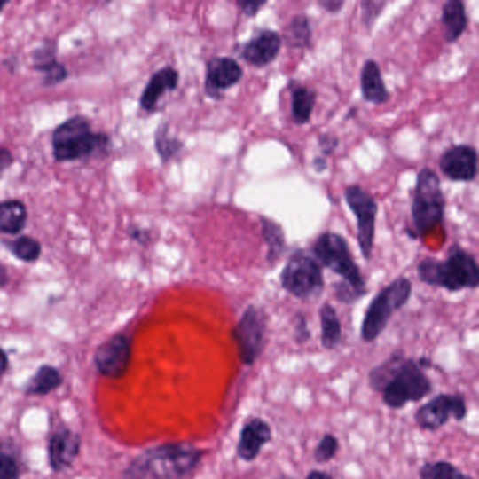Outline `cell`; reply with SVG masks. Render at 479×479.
Segmentation results:
<instances>
[{"instance_id":"obj_1","label":"cell","mask_w":479,"mask_h":479,"mask_svg":"<svg viewBox=\"0 0 479 479\" xmlns=\"http://www.w3.org/2000/svg\"><path fill=\"white\" fill-rule=\"evenodd\" d=\"M368 384L373 391L381 392L385 406L391 409L405 408L409 402L426 398L433 389L415 358L406 357L404 351H395L375 365L368 374Z\"/></svg>"},{"instance_id":"obj_2","label":"cell","mask_w":479,"mask_h":479,"mask_svg":"<svg viewBox=\"0 0 479 479\" xmlns=\"http://www.w3.org/2000/svg\"><path fill=\"white\" fill-rule=\"evenodd\" d=\"M204 452L189 442L149 447L130 462L122 479H186L203 461Z\"/></svg>"},{"instance_id":"obj_3","label":"cell","mask_w":479,"mask_h":479,"mask_svg":"<svg viewBox=\"0 0 479 479\" xmlns=\"http://www.w3.org/2000/svg\"><path fill=\"white\" fill-rule=\"evenodd\" d=\"M418 277L428 286L445 288L452 293L466 288L474 290L479 286V267L474 255L456 243L447 252V259L426 257L420 260Z\"/></svg>"},{"instance_id":"obj_4","label":"cell","mask_w":479,"mask_h":479,"mask_svg":"<svg viewBox=\"0 0 479 479\" xmlns=\"http://www.w3.org/2000/svg\"><path fill=\"white\" fill-rule=\"evenodd\" d=\"M108 145L107 134L93 131L90 122L83 115L65 120L52 134V153L57 162H74L88 158L98 151H105Z\"/></svg>"},{"instance_id":"obj_5","label":"cell","mask_w":479,"mask_h":479,"mask_svg":"<svg viewBox=\"0 0 479 479\" xmlns=\"http://www.w3.org/2000/svg\"><path fill=\"white\" fill-rule=\"evenodd\" d=\"M445 197L439 176L430 168H423L416 177L412 194L411 216L413 231L411 238L425 237L444 220Z\"/></svg>"},{"instance_id":"obj_6","label":"cell","mask_w":479,"mask_h":479,"mask_svg":"<svg viewBox=\"0 0 479 479\" xmlns=\"http://www.w3.org/2000/svg\"><path fill=\"white\" fill-rule=\"evenodd\" d=\"M412 295V283L406 277L399 276L389 286H385L373 298L361 322V339L365 343H372L381 336L385 327L389 326L395 312H398L408 304Z\"/></svg>"},{"instance_id":"obj_7","label":"cell","mask_w":479,"mask_h":479,"mask_svg":"<svg viewBox=\"0 0 479 479\" xmlns=\"http://www.w3.org/2000/svg\"><path fill=\"white\" fill-rule=\"evenodd\" d=\"M312 252L321 267H326L334 274L341 276L343 279L342 283L355 290L361 298L365 297L367 293L365 277L353 259L348 240L339 233L324 232L315 240Z\"/></svg>"},{"instance_id":"obj_8","label":"cell","mask_w":479,"mask_h":479,"mask_svg":"<svg viewBox=\"0 0 479 479\" xmlns=\"http://www.w3.org/2000/svg\"><path fill=\"white\" fill-rule=\"evenodd\" d=\"M281 287L298 300H312L324 291V271L321 264L304 250H297L288 259L280 276Z\"/></svg>"},{"instance_id":"obj_9","label":"cell","mask_w":479,"mask_h":479,"mask_svg":"<svg viewBox=\"0 0 479 479\" xmlns=\"http://www.w3.org/2000/svg\"><path fill=\"white\" fill-rule=\"evenodd\" d=\"M231 336L237 343L238 355L242 365H254L263 353L266 336V318L263 310L249 305L243 310L237 326L231 331Z\"/></svg>"},{"instance_id":"obj_10","label":"cell","mask_w":479,"mask_h":479,"mask_svg":"<svg viewBox=\"0 0 479 479\" xmlns=\"http://www.w3.org/2000/svg\"><path fill=\"white\" fill-rule=\"evenodd\" d=\"M344 201L351 213L357 218V240L361 255L365 260L372 259L374 247L375 220H377L378 204L374 197L358 186L351 185L343 192Z\"/></svg>"},{"instance_id":"obj_11","label":"cell","mask_w":479,"mask_h":479,"mask_svg":"<svg viewBox=\"0 0 479 479\" xmlns=\"http://www.w3.org/2000/svg\"><path fill=\"white\" fill-rule=\"evenodd\" d=\"M467 413L468 409L464 395L440 394L416 411L415 420L422 430L436 432L452 418L461 422L467 418Z\"/></svg>"},{"instance_id":"obj_12","label":"cell","mask_w":479,"mask_h":479,"mask_svg":"<svg viewBox=\"0 0 479 479\" xmlns=\"http://www.w3.org/2000/svg\"><path fill=\"white\" fill-rule=\"evenodd\" d=\"M131 361V341L125 334H117L98 346L93 363L102 377L122 380L129 372Z\"/></svg>"},{"instance_id":"obj_13","label":"cell","mask_w":479,"mask_h":479,"mask_svg":"<svg viewBox=\"0 0 479 479\" xmlns=\"http://www.w3.org/2000/svg\"><path fill=\"white\" fill-rule=\"evenodd\" d=\"M243 76L240 62L233 58L214 57L207 62L206 95L214 100L223 98L224 91L238 85Z\"/></svg>"},{"instance_id":"obj_14","label":"cell","mask_w":479,"mask_h":479,"mask_svg":"<svg viewBox=\"0 0 479 479\" xmlns=\"http://www.w3.org/2000/svg\"><path fill=\"white\" fill-rule=\"evenodd\" d=\"M440 170L452 182H473L478 173V153L471 145H454L440 156Z\"/></svg>"},{"instance_id":"obj_15","label":"cell","mask_w":479,"mask_h":479,"mask_svg":"<svg viewBox=\"0 0 479 479\" xmlns=\"http://www.w3.org/2000/svg\"><path fill=\"white\" fill-rule=\"evenodd\" d=\"M82 439L79 433L67 426L58 428L48 439V462L54 473L71 468L81 452Z\"/></svg>"},{"instance_id":"obj_16","label":"cell","mask_w":479,"mask_h":479,"mask_svg":"<svg viewBox=\"0 0 479 479\" xmlns=\"http://www.w3.org/2000/svg\"><path fill=\"white\" fill-rule=\"evenodd\" d=\"M281 47H283V40L277 31L262 30L243 44L240 57L243 61L255 68H263L276 61V58L280 54Z\"/></svg>"},{"instance_id":"obj_17","label":"cell","mask_w":479,"mask_h":479,"mask_svg":"<svg viewBox=\"0 0 479 479\" xmlns=\"http://www.w3.org/2000/svg\"><path fill=\"white\" fill-rule=\"evenodd\" d=\"M271 440V428L262 418H252L240 428L237 454L247 462L255 461L264 445Z\"/></svg>"},{"instance_id":"obj_18","label":"cell","mask_w":479,"mask_h":479,"mask_svg":"<svg viewBox=\"0 0 479 479\" xmlns=\"http://www.w3.org/2000/svg\"><path fill=\"white\" fill-rule=\"evenodd\" d=\"M180 75L173 67H165L151 76L148 85L142 91L139 106L145 112H155L158 103L168 91H173L179 86Z\"/></svg>"},{"instance_id":"obj_19","label":"cell","mask_w":479,"mask_h":479,"mask_svg":"<svg viewBox=\"0 0 479 479\" xmlns=\"http://www.w3.org/2000/svg\"><path fill=\"white\" fill-rule=\"evenodd\" d=\"M33 68L44 75L45 86H54L68 78V69L57 59V44L54 41H45L44 44L33 54Z\"/></svg>"},{"instance_id":"obj_20","label":"cell","mask_w":479,"mask_h":479,"mask_svg":"<svg viewBox=\"0 0 479 479\" xmlns=\"http://www.w3.org/2000/svg\"><path fill=\"white\" fill-rule=\"evenodd\" d=\"M361 95L365 102L382 105L389 98V91L382 79L381 68L374 59H367L363 64L360 75Z\"/></svg>"},{"instance_id":"obj_21","label":"cell","mask_w":479,"mask_h":479,"mask_svg":"<svg viewBox=\"0 0 479 479\" xmlns=\"http://www.w3.org/2000/svg\"><path fill=\"white\" fill-rule=\"evenodd\" d=\"M442 26L444 40L450 44L456 43L464 35L468 26L466 4L461 0H449L443 4Z\"/></svg>"},{"instance_id":"obj_22","label":"cell","mask_w":479,"mask_h":479,"mask_svg":"<svg viewBox=\"0 0 479 479\" xmlns=\"http://www.w3.org/2000/svg\"><path fill=\"white\" fill-rule=\"evenodd\" d=\"M27 207L20 200H6L0 203V233L18 235L26 228Z\"/></svg>"},{"instance_id":"obj_23","label":"cell","mask_w":479,"mask_h":479,"mask_svg":"<svg viewBox=\"0 0 479 479\" xmlns=\"http://www.w3.org/2000/svg\"><path fill=\"white\" fill-rule=\"evenodd\" d=\"M62 382H64V377L57 367L43 365L28 380L27 384L24 387V392L27 395L44 397V395L57 391L61 387Z\"/></svg>"},{"instance_id":"obj_24","label":"cell","mask_w":479,"mask_h":479,"mask_svg":"<svg viewBox=\"0 0 479 479\" xmlns=\"http://www.w3.org/2000/svg\"><path fill=\"white\" fill-rule=\"evenodd\" d=\"M317 93L314 89L297 85L291 91V117L298 125L307 124L314 112Z\"/></svg>"},{"instance_id":"obj_25","label":"cell","mask_w":479,"mask_h":479,"mask_svg":"<svg viewBox=\"0 0 479 479\" xmlns=\"http://www.w3.org/2000/svg\"><path fill=\"white\" fill-rule=\"evenodd\" d=\"M23 474L20 449L12 439H0V479H20Z\"/></svg>"},{"instance_id":"obj_26","label":"cell","mask_w":479,"mask_h":479,"mask_svg":"<svg viewBox=\"0 0 479 479\" xmlns=\"http://www.w3.org/2000/svg\"><path fill=\"white\" fill-rule=\"evenodd\" d=\"M319 318H321V343L326 350H334L338 348L342 341V324L339 319L338 312L334 305H322L319 310Z\"/></svg>"},{"instance_id":"obj_27","label":"cell","mask_w":479,"mask_h":479,"mask_svg":"<svg viewBox=\"0 0 479 479\" xmlns=\"http://www.w3.org/2000/svg\"><path fill=\"white\" fill-rule=\"evenodd\" d=\"M260 223H262L263 240L267 245V262L274 263L277 259H280L286 247H287L286 233H284L283 226L280 224L267 218V216H260Z\"/></svg>"},{"instance_id":"obj_28","label":"cell","mask_w":479,"mask_h":479,"mask_svg":"<svg viewBox=\"0 0 479 479\" xmlns=\"http://www.w3.org/2000/svg\"><path fill=\"white\" fill-rule=\"evenodd\" d=\"M281 40L290 48H310L312 41V27L307 14H295L284 30Z\"/></svg>"},{"instance_id":"obj_29","label":"cell","mask_w":479,"mask_h":479,"mask_svg":"<svg viewBox=\"0 0 479 479\" xmlns=\"http://www.w3.org/2000/svg\"><path fill=\"white\" fill-rule=\"evenodd\" d=\"M419 478L420 479H474L467 474L462 473L459 467L452 462L436 461L426 462L419 469Z\"/></svg>"},{"instance_id":"obj_30","label":"cell","mask_w":479,"mask_h":479,"mask_svg":"<svg viewBox=\"0 0 479 479\" xmlns=\"http://www.w3.org/2000/svg\"><path fill=\"white\" fill-rule=\"evenodd\" d=\"M155 148L162 162H168L175 158L183 149V142L176 137L170 136L169 125L162 124L156 130Z\"/></svg>"},{"instance_id":"obj_31","label":"cell","mask_w":479,"mask_h":479,"mask_svg":"<svg viewBox=\"0 0 479 479\" xmlns=\"http://www.w3.org/2000/svg\"><path fill=\"white\" fill-rule=\"evenodd\" d=\"M7 247H9L14 256L18 257L21 262H26V263H35L43 254L41 243L35 238L27 237V235L19 237L13 242H7Z\"/></svg>"},{"instance_id":"obj_32","label":"cell","mask_w":479,"mask_h":479,"mask_svg":"<svg viewBox=\"0 0 479 479\" xmlns=\"http://www.w3.org/2000/svg\"><path fill=\"white\" fill-rule=\"evenodd\" d=\"M339 452V440L336 436L326 435L319 440L314 450V459L318 464H326L336 457Z\"/></svg>"},{"instance_id":"obj_33","label":"cell","mask_w":479,"mask_h":479,"mask_svg":"<svg viewBox=\"0 0 479 479\" xmlns=\"http://www.w3.org/2000/svg\"><path fill=\"white\" fill-rule=\"evenodd\" d=\"M385 6H387V2H380V0H365V2H361V20H363L368 30L374 26L375 20L384 11Z\"/></svg>"},{"instance_id":"obj_34","label":"cell","mask_w":479,"mask_h":479,"mask_svg":"<svg viewBox=\"0 0 479 479\" xmlns=\"http://www.w3.org/2000/svg\"><path fill=\"white\" fill-rule=\"evenodd\" d=\"M310 339V331L308 327L307 318L302 314L295 315L294 319V341L297 344H305Z\"/></svg>"},{"instance_id":"obj_35","label":"cell","mask_w":479,"mask_h":479,"mask_svg":"<svg viewBox=\"0 0 479 479\" xmlns=\"http://www.w3.org/2000/svg\"><path fill=\"white\" fill-rule=\"evenodd\" d=\"M266 4V0H238L237 6L247 18H255L260 9Z\"/></svg>"},{"instance_id":"obj_36","label":"cell","mask_w":479,"mask_h":479,"mask_svg":"<svg viewBox=\"0 0 479 479\" xmlns=\"http://www.w3.org/2000/svg\"><path fill=\"white\" fill-rule=\"evenodd\" d=\"M318 144L321 148L324 156L331 155L334 149L338 148L339 139L336 136H331V134H324V136L318 138Z\"/></svg>"},{"instance_id":"obj_37","label":"cell","mask_w":479,"mask_h":479,"mask_svg":"<svg viewBox=\"0 0 479 479\" xmlns=\"http://www.w3.org/2000/svg\"><path fill=\"white\" fill-rule=\"evenodd\" d=\"M14 158L13 153H11V149L0 146V177L7 172V169L13 165Z\"/></svg>"},{"instance_id":"obj_38","label":"cell","mask_w":479,"mask_h":479,"mask_svg":"<svg viewBox=\"0 0 479 479\" xmlns=\"http://www.w3.org/2000/svg\"><path fill=\"white\" fill-rule=\"evenodd\" d=\"M319 6L324 7L329 13H339L344 6L343 0H321Z\"/></svg>"},{"instance_id":"obj_39","label":"cell","mask_w":479,"mask_h":479,"mask_svg":"<svg viewBox=\"0 0 479 479\" xmlns=\"http://www.w3.org/2000/svg\"><path fill=\"white\" fill-rule=\"evenodd\" d=\"M129 233L131 240H137V242L142 243V245L149 240L148 231L142 230V228H138V226H136V228H130Z\"/></svg>"},{"instance_id":"obj_40","label":"cell","mask_w":479,"mask_h":479,"mask_svg":"<svg viewBox=\"0 0 479 479\" xmlns=\"http://www.w3.org/2000/svg\"><path fill=\"white\" fill-rule=\"evenodd\" d=\"M7 368H9V357H7L6 351L0 348V378L4 377Z\"/></svg>"},{"instance_id":"obj_41","label":"cell","mask_w":479,"mask_h":479,"mask_svg":"<svg viewBox=\"0 0 479 479\" xmlns=\"http://www.w3.org/2000/svg\"><path fill=\"white\" fill-rule=\"evenodd\" d=\"M312 166H314L315 170H318V172H324L327 168V159L325 156H317L314 159V162H312Z\"/></svg>"},{"instance_id":"obj_42","label":"cell","mask_w":479,"mask_h":479,"mask_svg":"<svg viewBox=\"0 0 479 479\" xmlns=\"http://www.w3.org/2000/svg\"><path fill=\"white\" fill-rule=\"evenodd\" d=\"M9 280H11V277H9V273H7L6 267L0 263V287H4V286H7Z\"/></svg>"},{"instance_id":"obj_43","label":"cell","mask_w":479,"mask_h":479,"mask_svg":"<svg viewBox=\"0 0 479 479\" xmlns=\"http://www.w3.org/2000/svg\"><path fill=\"white\" fill-rule=\"evenodd\" d=\"M305 479H334L332 478L329 474L324 473V471H318V469H314V471H310V474H308L307 478Z\"/></svg>"},{"instance_id":"obj_44","label":"cell","mask_w":479,"mask_h":479,"mask_svg":"<svg viewBox=\"0 0 479 479\" xmlns=\"http://www.w3.org/2000/svg\"><path fill=\"white\" fill-rule=\"evenodd\" d=\"M416 363H418L419 367L422 368V370L423 368L432 367V360L428 357H420Z\"/></svg>"},{"instance_id":"obj_45","label":"cell","mask_w":479,"mask_h":479,"mask_svg":"<svg viewBox=\"0 0 479 479\" xmlns=\"http://www.w3.org/2000/svg\"><path fill=\"white\" fill-rule=\"evenodd\" d=\"M7 4H9V0H0V13L4 12V9Z\"/></svg>"},{"instance_id":"obj_46","label":"cell","mask_w":479,"mask_h":479,"mask_svg":"<svg viewBox=\"0 0 479 479\" xmlns=\"http://www.w3.org/2000/svg\"><path fill=\"white\" fill-rule=\"evenodd\" d=\"M276 479H294V478L293 476L283 475V476H279V478H276Z\"/></svg>"}]
</instances>
